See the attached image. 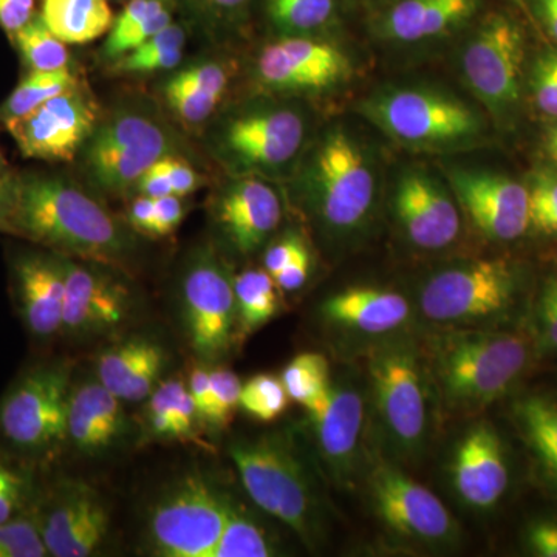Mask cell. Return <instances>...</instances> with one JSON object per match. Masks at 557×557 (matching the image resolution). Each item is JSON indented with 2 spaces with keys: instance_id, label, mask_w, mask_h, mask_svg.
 Masks as SVG:
<instances>
[{
  "instance_id": "obj_39",
  "label": "cell",
  "mask_w": 557,
  "mask_h": 557,
  "mask_svg": "<svg viewBox=\"0 0 557 557\" xmlns=\"http://www.w3.org/2000/svg\"><path fill=\"white\" fill-rule=\"evenodd\" d=\"M258 76L260 83L274 90H319L313 78L285 53L278 42L270 44L260 53Z\"/></svg>"
},
{
  "instance_id": "obj_61",
  "label": "cell",
  "mask_w": 557,
  "mask_h": 557,
  "mask_svg": "<svg viewBox=\"0 0 557 557\" xmlns=\"http://www.w3.org/2000/svg\"><path fill=\"white\" fill-rule=\"evenodd\" d=\"M539 20L557 42V0H534Z\"/></svg>"
},
{
  "instance_id": "obj_40",
  "label": "cell",
  "mask_w": 557,
  "mask_h": 557,
  "mask_svg": "<svg viewBox=\"0 0 557 557\" xmlns=\"http://www.w3.org/2000/svg\"><path fill=\"white\" fill-rule=\"evenodd\" d=\"M35 498L30 472L14 463L0 448V523L28 511Z\"/></svg>"
},
{
  "instance_id": "obj_31",
  "label": "cell",
  "mask_w": 557,
  "mask_h": 557,
  "mask_svg": "<svg viewBox=\"0 0 557 557\" xmlns=\"http://www.w3.org/2000/svg\"><path fill=\"white\" fill-rule=\"evenodd\" d=\"M285 53L317 83L318 89H327L347 78L350 62L346 54L325 40L310 36H285L277 40Z\"/></svg>"
},
{
  "instance_id": "obj_19",
  "label": "cell",
  "mask_w": 557,
  "mask_h": 557,
  "mask_svg": "<svg viewBox=\"0 0 557 557\" xmlns=\"http://www.w3.org/2000/svg\"><path fill=\"white\" fill-rule=\"evenodd\" d=\"M322 460L341 482L348 483L357 468L364 426V399L350 383H332L306 406Z\"/></svg>"
},
{
  "instance_id": "obj_28",
  "label": "cell",
  "mask_w": 557,
  "mask_h": 557,
  "mask_svg": "<svg viewBox=\"0 0 557 557\" xmlns=\"http://www.w3.org/2000/svg\"><path fill=\"white\" fill-rule=\"evenodd\" d=\"M40 20L64 44L94 42L112 28L108 0H42Z\"/></svg>"
},
{
  "instance_id": "obj_41",
  "label": "cell",
  "mask_w": 557,
  "mask_h": 557,
  "mask_svg": "<svg viewBox=\"0 0 557 557\" xmlns=\"http://www.w3.org/2000/svg\"><path fill=\"white\" fill-rule=\"evenodd\" d=\"M49 556L33 509L0 523V557Z\"/></svg>"
},
{
  "instance_id": "obj_22",
  "label": "cell",
  "mask_w": 557,
  "mask_h": 557,
  "mask_svg": "<svg viewBox=\"0 0 557 557\" xmlns=\"http://www.w3.org/2000/svg\"><path fill=\"white\" fill-rule=\"evenodd\" d=\"M450 471L458 496L469 507L493 508L500 500L509 472L504 446L493 426L479 423L461 438Z\"/></svg>"
},
{
  "instance_id": "obj_23",
  "label": "cell",
  "mask_w": 557,
  "mask_h": 557,
  "mask_svg": "<svg viewBox=\"0 0 557 557\" xmlns=\"http://www.w3.org/2000/svg\"><path fill=\"white\" fill-rule=\"evenodd\" d=\"M215 220L242 255H251L277 228L282 205L276 190L259 178H240L220 194Z\"/></svg>"
},
{
  "instance_id": "obj_12",
  "label": "cell",
  "mask_w": 557,
  "mask_h": 557,
  "mask_svg": "<svg viewBox=\"0 0 557 557\" xmlns=\"http://www.w3.org/2000/svg\"><path fill=\"white\" fill-rule=\"evenodd\" d=\"M33 512L49 556L87 557L104 544L109 511L100 494L83 482H67L36 497Z\"/></svg>"
},
{
  "instance_id": "obj_44",
  "label": "cell",
  "mask_w": 557,
  "mask_h": 557,
  "mask_svg": "<svg viewBox=\"0 0 557 557\" xmlns=\"http://www.w3.org/2000/svg\"><path fill=\"white\" fill-rule=\"evenodd\" d=\"M212 394L211 424L225 428L233 418L234 410L240 408L242 383L236 373L228 369L209 370Z\"/></svg>"
},
{
  "instance_id": "obj_37",
  "label": "cell",
  "mask_w": 557,
  "mask_h": 557,
  "mask_svg": "<svg viewBox=\"0 0 557 557\" xmlns=\"http://www.w3.org/2000/svg\"><path fill=\"white\" fill-rule=\"evenodd\" d=\"M289 399L300 406H309L324 394L330 384L329 362L324 355L300 354L288 362L281 376Z\"/></svg>"
},
{
  "instance_id": "obj_17",
  "label": "cell",
  "mask_w": 557,
  "mask_h": 557,
  "mask_svg": "<svg viewBox=\"0 0 557 557\" xmlns=\"http://www.w3.org/2000/svg\"><path fill=\"white\" fill-rule=\"evenodd\" d=\"M450 185L474 225L490 239H519L530 228L528 188L507 175L456 170Z\"/></svg>"
},
{
  "instance_id": "obj_58",
  "label": "cell",
  "mask_w": 557,
  "mask_h": 557,
  "mask_svg": "<svg viewBox=\"0 0 557 557\" xmlns=\"http://www.w3.org/2000/svg\"><path fill=\"white\" fill-rule=\"evenodd\" d=\"M153 214H156V200L150 197L141 196L132 201L129 220L131 225L141 233L150 234L153 223Z\"/></svg>"
},
{
  "instance_id": "obj_60",
  "label": "cell",
  "mask_w": 557,
  "mask_h": 557,
  "mask_svg": "<svg viewBox=\"0 0 557 557\" xmlns=\"http://www.w3.org/2000/svg\"><path fill=\"white\" fill-rule=\"evenodd\" d=\"M194 2L215 16H228L244 9L248 0H194Z\"/></svg>"
},
{
  "instance_id": "obj_55",
  "label": "cell",
  "mask_w": 557,
  "mask_h": 557,
  "mask_svg": "<svg viewBox=\"0 0 557 557\" xmlns=\"http://www.w3.org/2000/svg\"><path fill=\"white\" fill-rule=\"evenodd\" d=\"M310 271V252L304 249L281 273L274 277L278 289L282 292H295L306 284Z\"/></svg>"
},
{
  "instance_id": "obj_14",
  "label": "cell",
  "mask_w": 557,
  "mask_h": 557,
  "mask_svg": "<svg viewBox=\"0 0 557 557\" xmlns=\"http://www.w3.org/2000/svg\"><path fill=\"white\" fill-rule=\"evenodd\" d=\"M183 306L197 357L212 361L228 354L237 332L236 296L233 281L211 255L200 256L186 273Z\"/></svg>"
},
{
  "instance_id": "obj_34",
  "label": "cell",
  "mask_w": 557,
  "mask_h": 557,
  "mask_svg": "<svg viewBox=\"0 0 557 557\" xmlns=\"http://www.w3.org/2000/svg\"><path fill=\"white\" fill-rule=\"evenodd\" d=\"M271 22L287 36H309L335 17L336 0H267Z\"/></svg>"
},
{
  "instance_id": "obj_48",
  "label": "cell",
  "mask_w": 557,
  "mask_h": 557,
  "mask_svg": "<svg viewBox=\"0 0 557 557\" xmlns=\"http://www.w3.org/2000/svg\"><path fill=\"white\" fill-rule=\"evenodd\" d=\"M537 324L542 343L557 350V276L549 277L542 288L537 306Z\"/></svg>"
},
{
  "instance_id": "obj_47",
  "label": "cell",
  "mask_w": 557,
  "mask_h": 557,
  "mask_svg": "<svg viewBox=\"0 0 557 557\" xmlns=\"http://www.w3.org/2000/svg\"><path fill=\"white\" fill-rule=\"evenodd\" d=\"M182 58L183 49L159 51V53H139L134 50L119 58L116 67L121 72L131 73L160 72V70L174 69Z\"/></svg>"
},
{
  "instance_id": "obj_11",
  "label": "cell",
  "mask_w": 557,
  "mask_h": 557,
  "mask_svg": "<svg viewBox=\"0 0 557 557\" xmlns=\"http://www.w3.org/2000/svg\"><path fill=\"white\" fill-rule=\"evenodd\" d=\"M525 38L518 22L491 14L463 51V73L479 100L496 116L518 106Z\"/></svg>"
},
{
  "instance_id": "obj_24",
  "label": "cell",
  "mask_w": 557,
  "mask_h": 557,
  "mask_svg": "<svg viewBox=\"0 0 557 557\" xmlns=\"http://www.w3.org/2000/svg\"><path fill=\"white\" fill-rule=\"evenodd\" d=\"M164 366V348L156 341L135 336L102 351L97 375L102 386L121 401L138 403L152 394Z\"/></svg>"
},
{
  "instance_id": "obj_13",
  "label": "cell",
  "mask_w": 557,
  "mask_h": 557,
  "mask_svg": "<svg viewBox=\"0 0 557 557\" xmlns=\"http://www.w3.org/2000/svg\"><path fill=\"white\" fill-rule=\"evenodd\" d=\"M370 496L379 518L398 536L428 545H445L457 536L449 509L401 469L380 463L370 475Z\"/></svg>"
},
{
  "instance_id": "obj_9",
  "label": "cell",
  "mask_w": 557,
  "mask_h": 557,
  "mask_svg": "<svg viewBox=\"0 0 557 557\" xmlns=\"http://www.w3.org/2000/svg\"><path fill=\"white\" fill-rule=\"evenodd\" d=\"M515 289L507 262L474 260L429 278L420 293V309L438 324H474L507 310Z\"/></svg>"
},
{
  "instance_id": "obj_10",
  "label": "cell",
  "mask_w": 557,
  "mask_h": 557,
  "mask_svg": "<svg viewBox=\"0 0 557 557\" xmlns=\"http://www.w3.org/2000/svg\"><path fill=\"white\" fill-rule=\"evenodd\" d=\"M314 207L339 233L358 230L375 197V178L362 150L343 132H332L313 161Z\"/></svg>"
},
{
  "instance_id": "obj_33",
  "label": "cell",
  "mask_w": 557,
  "mask_h": 557,
  "mask_svg": "<svg viewBox=\"0 0 557 557\" xmlns=\"http://www.w3.org/2000/svg\"><path fill=\"white\" fill-rule=\"evenodd\" d=\"M78 86L70 69L54 70V72H30V75L17 84L13 94L0 106V121L20 119L33 109L39 108L44 102L57 95Z\"/></svg>"
},
{
  "instance_id": "obj_32",
  "label": "cell",
  "mask_w": 557,
  "mask_h": 557,
  "mask_svg": "<svg viewBox=\"0 0 557 557\" xmlns=\"http://www.w3.org/2000/svg\"><path fill=\"white\" fill-rule=\"evenodd\" d=\"M516 416L531 448L557 482V401L528 397L516 406Z\"/></svg>"
},
{
  "instance_id": "obj_20",
  "label": "cell",
  "mask_w": 557,
  "mask_h": 557,
  "mask_svg": "<svg viewBox=\"0 0 557 557\" xmlns=\"http://www.w3.org/2000/svg\"><path fill=\"white\" fill-rule=\"evenodd\" d=\"M13 293L22 324L38 343L61 335L65 298L62 256L22 252L13 262Z\"/></svg>"
},
{
  "instance_id": "obj_5",
  "label": "cell",
  "mask_w": 557,
  "mask_h": 557,
  "mask_svg": "<svg viewBox=\"0 0 557 557\" xmlns=\"http://www.w3.org/2000/svg\"><path fill=\"white\" fill-rule=\"evenodd\" d=\"M231 504L200 474L180 479L150 509L148 542L160 557H211Z\"/></svg>"
},
{
  "instance_id": "obj_50",
  "label": "cell",
  "mask_w": 557,
  "mask_h": 557,
  "mask_svg": "<svg viewBox=\"0 0 557 557\" xmlns=\"http://www.w3.org/2000/svg\"><path fill=\"white\" fill-rule=\"evenodd\" d=\"M182 197L171 194L156 200V214H153L152 230L150 234L157 237L170 236L182 223L183 211Z\"/></svg>"
},
{
  "instance_id": "obj_7",
  "label": "cell",
  "mask_w": 557,
  "mask_h": 557,
  "mask_svg": "<svg viewBox=\"0 0 557 557\" xmlns=\"http://www.w3.org/2000/svg\"><path fill=\"white\" fill-rule=\"evenodd\" d=\"M168 150L170 137L157 121L138 112L116 113L84 143V172L98 189L123 194Z\"/></svg>"
},
{
  "instance_id": "obj_29",
  "label": "cell",
  "mask_w": 557,
  "mask_h": 557,
  "mask_svg": "<svg viewBox=\"0 0 557 557\" xmlns=\"http://www.w3.org/2000/svg\"><path fill=\"white\" fill-rule=\"evenodd\" d=\"M148 431L156 438L188 440L200 420L190 398L188 386L182 380L157 384L146 405Z\"/></svg>"
},
{
  "instance_id": "obj_26",
  "label": "cell",
  "mask_w": 557,
  "mask_h": 557,
  "mask_svg": "<svg viewBox=\"0 0 557 557\" xmlns=\"http://www.w3.org/2000/svg\"><path fill=\"white\" fill-rule=\"evenodd\" d=\"M322 314L339 327L364 335H386L408 321L410 306L405 296L392 289L354 287L330 296L322 304Z\"/></svg>"
},
{
  "instance_id": "obj_15",
  "label": "cell",
  "mask_w": 557,
  "mask_h": 557,
  "mask_svg": "<svg viewBox=\"0 0 557 557\" xmlns=\"http://www.w3.org/2000/svg\"><path fill=\"white\" fill-rule=\"evenodd\" d=\"M3 124L27 159L72 161L97 127V108L75 86Z\"/></svg>"
},
{
  "instance_id": "obj_8",
  "label": "cell",
  "mask_w": 557,
  "mask_h": 557,
  "mask_svg": "<svg viewBox=\"0 0 557 557\" xmlns=\"http://www.w3.org/2000/svg\"><path fill=\"white\" fill-rule=\"evenodd\" d=\"M364 113L397 141L418 148L458 145L479 134L480 120L463 102L435 91H386L366 101Z\"/></svg>"
},
{
  "instance_id": "obj_57",
  "label": "cell",
  "mask_w": 557,
  "mask_h": 557,
  "mask_svg": "<svg viewBox=\"0 0 557 557\" xmlns=\"http://www.w3.org/2000/svg\"><path fill=\"white\" fill-rule=\"evenodd\" d=\"M137 186L141 196L150 197L153 200L174 194L172 193L170 177H168L166 171L161 166L160 160L141 175Z\"/></svg>"
},
{
  "instance_id": "obj_16",
  "label": "cell",
  "mask_w": 557,
  "mask_h": 557,
  "mask_svg": "<svg viewBox=\"0 0 557 557\" xmlns=\"http://www.w3.org/2000/svg\"><path fill=\"white\" fill-rule=\"evenodd\" d=\"M306 138L302 116L292 109H263L228 120L219 138L222 156L244 170L273 171L298 156Z\"/></svg>"
},
{
  "instance_id": "obj_2",
  "label": "cell",
  "mask_w": 557,
  "mask_h": 557,
  "mask_svg": "<svg viewBox=\"0 0 557 557\" xmlns=\"http://www.w3.org/2000/svg\"><path fill=\"white\" fill-rule=\"evenodd\" d=\"M522 336L485 330H454L431 343V370L454 409L485 408L507 394L527 368Z\"/></svg>"
},
{
  "instance_id": "obj_59",
  "label": "cell",
  "mask_w": 557,
  "mask_h": 557,
  "mask_svg": "<svg viewBox=\"0 0 557 557\" xmlns=\"http://www.w3.org/2000/svg\"><path fill=\"white\" fill-rule=\"evenodd\" d=\"M17 175L0 174V233L9 234L11 208L16 194Z\"/></svg>"
},
{
  "instance_id": "obj_54",
  "label": "cell",
  "mask_w": 557,
  "mask_h": 557,
  "mask_svg": "<svg viewBox=\"0 0 557 557\" xmlns=\"http://www.w3.org/2000/svg\"><path fill=\"white\" fill-rule=\"evenodd\" d=\"M35 17V0H0V27L14 35Z\"/></svg>"
},
{
  "instance_id": "obj_62",
  "label": "cell",
  "mask_w": 557,
  "mask_h": 557,
  "mask_svg": "<svg viewBox=\"0 0 557 557\" xmlns=\"http://www.w3.org/2000/svg\"><path fill=\"white\" fill-rule=\"evenodd\" d=\"M547 146L549 156H552V159L557 163V126L549 132Z\"/></svg>"
},
{
  "instance_id": "obj_3",
  "label": "cell",
  "mask_w": 557,
  "mask_h": 557,
  "mask_svg": "<svg viewBox=\"0 0 557 557\" xmlns=\"http://www.w3.org/2000/svg\"><path fill=\"white\" fill-rule=\"evenodd\" d=\"M230 457L251 500L313 547L321 531L317 493L292 446L277 437L242 440Z\"/></svg>"
},
{
  "instance_id": "obj_18",
  "label": "cell",
  "mask_w": 557,
  "mask_h": 557,
  "mask_svg": "<svg viewBox=\"0 0 557 557\" xmlns=\"http://www.w3.org/2000/svg\"><path fill=\"white\" fill-rule=\"evenodd\" d=\"M64 259L65 298L61 335L89 338L113 332L131 314V295L124 285L100 273Z\"/></svg>"
},
{
  "instance_id": "obj_36",
  "label": "cell",
  "mask_w": 557,
  "mask_h": 557,
  "mask_svg": "<svg viewBox=\"0 0 557 557\" xmlns=\"http://www.w3.org/2000/svg\"><path fill=\"white\" fill-rule=\"evenodd\" d=\"M274 555L265 531L231 505L228 519L211 557H269Z\"/></svg>"
},
{
  "instance_id": "obj_21",
  "label": "cell",
  "mask_w": 557,
  "mask_h": 557,
  "mask_svg": "<svg viewBox=\"0 0 557 557\" xmlns=\"http://www.w3.org/2000/svg\"><path fill=\"white\" fill-rule=\"evenodd\" d=\"M394 205L399 225L418 248H446L460 234V214L453 197L420 172L399 180Z\"/></svg>"
},
{
  "instance_id": "obj_46",
  "label": "cell",
  "mask_w": 557,
  "mask_h": 557,
  "mask_svg": "<svg viewBox=\"0 0 557 557\" xmlns=\"http://www.w3.org/2000/svg\"><path fill=\"white\" fill-rule=\"evenodd\" d=\"M175 78L196 87L197 90L219 98L223 97L226 86H228V75H226L225 69L214 62L182 70L175 75Z\"/></svg>"
},
{
  "instance_id": "obj_35",
  "label": "cell",
  "mask_w": 557,
  "mask_h": 557,
  "mask_svg": "<svg viewBox=\"0 0 557 557\" xmlns=\"http://www.w3.org/2000/svg\"><path fill=\"white\" fill-rule=\"evenodd\" d=\"M13 36L25 64L33 72H54L69 67L67 47L47 28L40 16L33 17Z\"/></svg>"
},
{
  "instance_id": "obj_43",
  "label": "cell",
  "mask_w": 557,
  "mask_h": 557,
  "mask_svg": "<svg viewBox=\"0 0 557 557\" xmlns=\"http://www.w3.org/2000/svg\"><path fill=\"white\" fill-rule=\"evenodd\" d=\"M530 226L545 234H557V175H537L528 189Z\"/></svg>"
},
{
  "instance_id": "obj_56",
  "label": "cell",
  "mask_w": 557,
  "mask_h": 557,
  "mask_svg": "<svg viewBox=\"0 0 557 557\" xmlns=\"http://www.w3.org/2000/svg\"><path fill=\"white\" fill-rule=\"evenodd\" d=\"M528 544L534 555L557 557V523L549 520L534 523L528 531Z\"/></svg>"
},
{
  "instance_id": "obj_63",
  "label": "cell",
  "mask_w": 557,
  "mask_h": 557,
  "mask_svg": "<svg viewBox=\"0 0 557 557\" xmlns=\"http://www.w3.org/2000/svg\"><path fill=\"white\" fill-rule=\"evenodd\" d=\"M7 163L5 160H3L2 152H0V174H3V170H5Z\"/></svg>"
},
{
  "instance_id": "obj_52",
  "label": "cell",
  "mask_w": 557,
  "mask_h": 557,
  "mask_svg": "<svg viewBox=\"0 0 557 557\" xmlns=\"http://www.w3.org/2000/svg\"><path fill=\"white\" fill-rule=\"evenodd\" d=\"M306 248V244L298 236H285L267 249L263 265L271 276L276 277Z\"/></svg>"
},
{
  "instance_id": "obj_51",
  "label": "cell",
  "mask_w": 557,
  "mask_h": 557,
  "mask_svg": "<svg viewBox=\"0 0 557 557\" xmlns=\"http://www.w3.org/2000/svg\"><path fill=\"white\" fill-rule=\"evenodd\" d=\"M160 164L170 177L172 193L175 196H189L190 193L199 188V175L185 160L168 153L160 160Z\"/></svg>"
},
{
  "instance_id": "obj_1",
  "label": "cell",
  "mask_w": 557,
  "mask_h": 557,
  "mask_svg": "<svg viewBox=\"0 0 557 557\" xmlns=\"http://www.w3.org/2000/svg\"><path fill=\"white\" fill-rule=\"evenodd\" d=\"M9 234L62 258L102 265L119 263L127 251L126 236L112 215L58 175H17Z\"/></svg>"
},
{
  "instance_id": "obj_53",
  "label": "cell",
  "mask_w": 557,
  "mask_h": 557,
  "mask_svg": "<svg viewBox=\"0 0 557 557\" xmlns=\"http://www.w3.org/2000/svg\"><path fill=\"white\" fill-rule=\"evenodd\" d=\"M188 391L200 420L208 421L211 424L212 394L208 369L197 366V368L190 370Z\"/></svg>"
},
{
  "instance_id": "obj_42",
  "label": "cell",
  "mask_w": 557,
  "mask_h": 557,
  "mask_svg": "<svg viewBox=\"0 0 557 557\" xmlns=\"http://www.w3.org/2000/svg\"><path fill=\"white\" fill-rule=\"evenodd\" d=\"M164 94H166V100L174 112L189 124L203 123L214 113L222 100L214 95L197 90L189 84L182 83L175 76L168 83Z\"/></svg>"
},
{
  "instance_id": "obj_25",
  "label": "cell",
  "mask_w": 557,
  "mask_h": 557,
  "mask_svg": "<svg viewBox=\"0 0 557 557\" xmlns=\"http://www.w3.org/2000/svg\"><path fill=\"white\" fill-rule=\"evenodd\" d=\"M126 431L123 401L100 381L72 388L69 399L67 442L79 453L100 454L112 448Z\"/></svg>"
},
{
  "instance_id": "obj_4",
  "label": "cell",
  "mask_w": 557,
  "mask_h": 557,
  "mask_svg": "<svg viewBox=\"0 0 557 557\" xmlns=\"http://www.w3.org/2000/svg\"><path fill=\"white\" fill-rule=\"evenodd\" d=\"M70 366H33L0 398V442L24 461L49 460L67 442Z\"/></svg>"
},
{
  "instance_id": "obj_27",
  "label": "cell",
  "mask_w": 557,
  "mask_h": 557,
  "mask_svg": "<svg viewBox=\"0 0 557 557\" xmlns=\"http://www.w3.org/2000/svg\"><path fill=\"white\" fill-rule=\"evenodd\" d=\"M478 0H399L384 21L387 38L420 42L445 35L471 16Z\"/></svg>"
},
{
  "instance_id": "obj_45",
  "label": "cell",
  "mask_w": 557,
  "mask_h": 557,
  "mask_svg": "<svg viewBox=\"0 0 557 557\" xmlns=\"http://www.w3.org/2000/svg\"><path fill=\"white\" fill-rule=\"evenodd\" d=\"M530 86L537 109L557 120V51L539 58L531 72Z\"/></svg>"
},
{
  "instance_id": "obj_30",
  "label": "cell",
  "mask_w": 557,
  "mask_h": 557,
  "mask_svg": "<svg viewBox=\"0 0 557 557\" xmlns=\"http://www.w3.org/2000/svg\"><path fill=\"white\" fill-rule=\"evenodd\" d=\"M236 296L237 332L247 338L276 317L277 284L267 270H247L233 281Z\"/></svg>"
},
{
  "instance_id": "obj_49",
  "label": "cell",
  "mask_w": 557,
  "mask_h": 557,
  "mask_svg": "<svg viewBox=\"0 0 557 557\" xmlns=\"http://www.w3.org/2000/svg\"><path fill=\"white\" fill-rule=\"evenodd\" d=\"M168 7L166 0H131L123 13L113 21L108 38H119Z\"/></svg>"
},
{
  "instance_id": "obj_38",
  "label": "cell",
  "mask_w": 557,
  "mask_h": 557,
  "mask_svg": "<svg viewBox=\"0 0 557 557\" xmlns=\"http://www.w3.org/2000/svg\"><path fill=\"white\" fill-rule=\"evenodd\" d=\"M289 403L284 381L270 373H260L242 384L240 408L256 420H276L285 412Z\"/></svg>"
},
{
  "instance_id": "obj_6",
  "label": "cell",
  "mask_w": 557,
  "mask_h": 557,
  "mask_svg": "<svg viewBox=\"0 0 557 557\" xmlns=\"http://www.w3.org/2000/svg\"><path fill=\"white\" fill-rule=\"evenodd\" d=\"M373 401L392 445L405 454L421 449L428 434V376L409 344L376 347L369 358Z\"/></svg>"
}]
</instances>
